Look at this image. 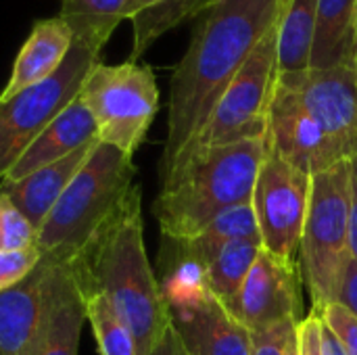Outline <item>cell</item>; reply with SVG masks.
Wrapping results in <instances>:
<instances>
[{
  "label": "cell",
  "mask_w": 357,
  "mask_h": 355,
  "mask_svg": "<svg viewBox=\"0 0 357 355\" xmlns=\"http://www.w3.org/2000/svg\"><path fill=\"white\" fill-rule=\"evenodd\" d=\"M284 4L287 0H218L203 13L169 82L161 182L172 176L261 38L278 23Z\"/></svg>",
  "instance_id": "obj_1"
},
{
  "label": "cell",
  "mask_w": 357,
  "mask_h": 355,
  "mask_svg": "<svg viewBox=\"0 0 357 355\" xmlns=\"http://www.w3.org/2000/svg\"><path fill=\"white\" fill-rule=\"evenodd\" d=\"M71 264L82 289L105 297L130 328L140 355L151 354L172 320L144 247L138 184Z\"/></svg>",
  "instance_id": "obj_2"
},
{
  "label": "cell",
  "mask_w": 357,
  "mask_h": 355,
  "mask_svg": "<svg viewBox=\"0 0 357 355\" xmlns=\"http://www.w3.org/2000/svg\"><path fill=\"white\" fill-rule=\"evenodd\" d=\"M266 153V136L195 151L161 184L153 203L161 239L190 241L222 211L249 203Z\"/></svg>",
  "instance_id": "obj_3"
},
{
  "label": "cell",
  "mask_w": 357,
  "mask_h": 355,
  "mask_svg": "<svg viewBox=\"0 0 357 355\" xmlns=\"http://www.w3.org/2000/svg\"><path fill=\"white\" fill-rule=\"evenodd\" d=\"M134 178V157L98 140L38 228L40 259L50 264L75 259L128 199L136 186Z\"/></svg>",
  "instance_id": "obj_4"
},
{
  "label": "cell",
  "mask_w": 357,
  "mask_h": 355,
  "mask_svg": "<svg viewBox=\"0 0 357 355\" xmlns=\"http://www.w3.org/2000/svg\"><path fill=\"white\" fill-rule=\"evenodd\" d=\"M351 159L312 176L310 203L299 245V268L312 295V310L322 312L337 299L349 259Z\"/></svg>",
  "instance_id": "obj_5"
},
{
  "label": "cell",
  "mask_w": 357,
  "mask_h": 355,
  "mask_svg": "<svg viewBox=\"0 0 357 355\" xmlns=\"http://www.w3.org/2000/svg\"><path fill=\"white\" fill-rule=\"evenodd\" d=\"M79 100L96 123L98 140L134 157L157 117L159 86L149 65L98 61L79 90Z\"/></svg>",
  "instance_id": "obj_6"
},
{
  "label": "cell",
  "mask_w": 357,
  "mask_h": 355,
  "mask_svg": "<svg viewBox=\"0 0 357 355\" xmlns=\"http://www.w3.org/2000/svg\"><path fill=\"white\" fill-rule=\"evenodd\" d=\"M276 80H278V23L261 38V42L251 52L247 63L228 84L213 113L209 115L207 123L197 134L192 144L186 149L180 163H184L195 151L205 146L266 136L268 109H270ZM180 163L176 165V169L180 167Z\"/></svg>",
  "instance_id": "obj_7"
},
{
  "label": "cell",
  "mask_w": 357,
  "mask_h": 355,
  "mask_svg": "<svg viewBox=\"0 0 357 355\" xmlns=\"http://www.w3.org/2000/svg\"><path fill=\"white\" fill-rule=\"evenodd\" d=\"M100 54L73 42L63 65L46 80L0 105V180L31 140L77 96Z\"/></svg>",
  "instance_id": "obj_8"
},
{
  "label": "cell",
  "mask_w": 357,
  "mask_h": 355,
  "mask_svg": "<svg viewBox=\"0 0 357 355\" xmlns=\"http://www.w3.org/2000/svg\"><path fill=\"white\" fill-rule=\"evenodd\" d=\"M310 190L312 174L284 161L268 146L255 178L251 205L264 251L280 262L297 264Z\"/></svg>",
  "instance_id": "obj_9"
},
{
  "label": "cell",
  "mask_w": 357,
  "mask_h": 355,
  "mask_svg": "<svg viewBox=\"0 0 357 355\" xmlns=\"http://www.w3.org/2000/svg\"><path fill=\"white\" fill-rule=\"evenodd\" d=\"M314 117L341 161L357 157V77L354 65L278 75Z\"/></svg>",
  "instance_id": "obj_10"
},
{
  "label": "cell",
  "mask_w": 357,
  "mask_h": 355,
  "mask_svg": "<svg viewBox=\"0 0 357 355\" xmlns=\"http://www.w3.org/2000/svg\"><path fill=\"white\" fill-rule=\"evenodd\" d=\"M301 268L287 264L261 249L241 291L236 320L249 331H261L280 322L299 324L303 316Z\"/></svg>",
  "instance_id": "obj_11"
},
{
  "label": "cell",
  "mask_w": 357,
  "mask_h": 355,
  "mask_svg": "<svg viewBox=\"0 0 357 355\" xmlns=\"http://www.w3.org/2000/svg\"><path fill=\"white\" fill-rule=\"evenodd\" d=\"M46 266L42 314L25 355H77L88 322L86 293L71 262Z\"/></svg>",
  "instance_id": "obj_12"
},
{
  "label": "cell",
  "mask_w": 357,
  "mask_h": 355,
  "mask_svg": "<svg viewBox=\"0 0 357 355\" xmlns=\"http://www.w3.org/2000/svg\"><path fill=\"white\" fill-rule=\"evenodd\" d=\"M266 138L270 151L312 176L341 161L322 128L280 80H276L270 100Z\"/></svg>",
  "instance_id": "obj_13"
},
{
  "label": "cell",
  "mask_w": 357,
  "mask_h": 355,
  "mask_svg": "<svg viewBox=\"0 0 357 355\" xmlns=\"http://www.w3.org/2000/svg\"><path fill=\"white\" fill-rule=\"evenodd\" d=\"M96 140H98L96 123H94L88 107L77 96L65 111H61L31 140V144L19 155V159L13 163V167L6 172V176L0 182L21 180L25 176L33 174L36 169L56 163Z\"/></svg>",
  "instance_id": "obj_14"
},
{
  "label": "cell",
  "mask_w": 357,
  "mask_h": 355,
  "mask_svg": "<svg viewBox=\"0 0 357 355\" xmlns=\"http://www.w3.org/2000/svg\"><path fill=\"white\" fill-rule=\"evenodd\" d=\"M169 320L186 355H251V333L213 295Z\"/></svg>",
  "instance_id": "obj_15"
},
{
  "label": "cell",
  "mask_w": 357,
  "mask_h": 355,
  "mask_svg": "<svg viewBox=\"0 0 357 355\" xmlns=\"http://www.w3.org/2000/svg\"><path fill=\"white\" fill-rule=\"evenodd\" d=\"M71 46L73 33L61 17L38 19L13 61L10 75L0 92V105L50 77L63 65Z\"/></svg>",
  "instance_id": "obj_16"
},
{
  "label": "cell",
  "mask_w": 357,
  "mask_h": 355,
  "mask_svg": "<svg viewBox=\"0 0 357 355\" xmlns=\"http://www.w3.org/2000/svg\"><path fill=\"white\" fill-rule=\"evenodd\" d=\"M96 142H92L88 146L71 153L69 157H65V159H61L56 163L40 167L33 174L21 178V180L0 182V190L10 199V203L38 230L44 224L46 216L50 213V209L61 199V195L65 192V188L69 186V182L84 167V163L90 157V153H92Z\"/></svg>",
  "instance_id": "obj_17"
},
{
  "label": "cell",
  "mask_w": 357,
  "mask_h": 355,
  "mask_svg": "<svg viewBox=\"0 0 357 355\" xmlns=\"http://www.w3.org/2000/svg\"><path fill=\"white\" fill-rule=\"evenodd\" d=\"M46 262L17 287L0 291V355H25L42 314Z\"/></svg>",
  "instance_id": "obj_18"
},
{
  "label": "cell",
  "mask_w": 357,
  "mask_h": 355,
  "mask_svg": "<svg viewBox=\"0 0 357 355\" xmlns=\"http://www.w3.org/2000/svg\"><path fill=\"white\" fill-rule=\"evenodd\" d=\"M356 40L357 0H318L310 69L354 65Z\"/></svg>",
  "instance_id": "obj_19"
},
{
  "label": "cell",
  "mask_w": 357,
  "mask_h": 355,
  "mask_svg": "<svg viewBox=\"0 0 357 355\" xmlns=\"http://www.w3.org/2000/svg\"><path fill=\"white\" fill-rule=\"evenodd\" d=\"M261 249V239H238L228 243L205 268L209 293L232 316H236L243 285Z\"/></svg>",
  "instance_id": "obj_20"
},
{
  "label": "cell",
  "mask_w": 357,
  "mask_h": 355,
  "mask_svg": "<svg viewBox=\"0 0 357 355\" xmlns=\"http://www.w3.org/2000/svg\"><path fill=\"white\" fill-rule=\"evenodd\" d=\"M318 0H287L278 21V75L310 69Z\"/></svg>",
  "instance_id": "obj_21"
},
{
  "label": "cell",
  "mask_w": 357,
  "mask_h": 355,
  "mask_svg": "<svg viewBox=\"0 0 357 355\" xmlns=\"http://www.w3.org/2000/svg\"><path fill=\"white\" fill-rule=\"evenodd\" d=\"M128 0H61L59 17L69 25L73 42L100 54L117 25L126 19Z\"/></svg>",
  "instance_id": "obj_22"
},
{
  "label": "cell",
  "mask_w": 357,
  "mask_h": 355,
  "mask_svg": "<svg viewBox=\"0 0 357 355\" xmlns=\"http://www.w3.org/2000/svg\"><path fill=\"white\" fill-rule=\"evenodd\" d=\"M238 239H259L257 220L251 201L234 205L222 211L209 226H205L190 241H174L182 253L207 268V264L232 241Z\"/></svg>",
  "instance_id": "obj_23"
},
{
  "label": "cell",
  "mask_w": 357,
  "mask_h": 355,
  "mask_svg": "<svg viewBox=\"0 0 357 355\" xmlns=\"http://www.w3.org/2000/svg\"><path fill=\"white\" fill-rule=\"evenodd\" d=\"M218 0H165L163 4L149 8L132 19V52L128 61L138 63V59L169 29L178 27L182 21L203 15Z\"/></svg>",
  "instance_id": "obj_24"
},
{
  "label": "cell",
  "mask_w": 357,
  "mask_h": 355,
  "mask_svg": "<svg viewBox=\"0 0 357 355\" xmlns=\"http://www.w3.org/2000/svg\"><path fill=\"white\" fill-rule=\"evenodd\" d=\"M84 293L88 308V324L92 328L98 355H140L130 328L113 312L107 299L98 293Z\"/></svg>",
  "instance_id": "obj_25"
},
{
  "label": "cell",
  "mask_w": 357,
  "mask_h": 355,
  "mask_svg": "<svg viewBox=\"0 0 357 355\" xmlns=\"http://www.w3.org/2000/svg\"><path fill=\"white\" fill-rule=\"evenodd\" d=\"M38 230L0 190V251L36 249Z\"/></svg>",
  "instance_id": "obj_26"
},
{
  "label": "cell",
  "mask_w": 357,
  "mask_h": 355,
  "mask_svg": "<svg viewBox=\"0 0 357 355\" xmlns=\"http://www.w3.org/2000/svg\"><path fill=\"white\" fill-rule=\"evenodd\" d=\"M40 264L38 249L23 251H0V291L23 282Z\"/></svg>",
  "instance_id": "obj_27"
},
{
  "label": "cell",
  "mask_w": 357,
  "mask_h": 355,
  "mask_svg": "<svg viewBox=\"0 0 357 355\" xmlns=\"http://www.w3.org/2000/svg\"><path fill=\"white\" fill-rule=\"evenodd\" d=\"M324 324L335 333V337L341 341L347 355H357V318L341 303L333 301L320 312Z\"/></svg>",
  "instance_id": "obj_28"
},
{
  "label": "cell",
  "mask_w": 357,
  "mask_h": 355,
  "mask_svg": "<svg viewBox=\"0 0 357 355\" xmlns=\"http://www.w3.org/2000/svg\"><path fill=\"white\" fill-rule=\"evenodd\" d=\"M295 331V322H280L251 333V355H284Z\"/></svg>",
  "instance_id": "obj_29"
},
{
  "label": "cell",
  "mask_w": 357,
  "mask_h": 355,
  "mask_svg": "<svg viewBox=\"0 0 357 355\" xmlns=\"http://www.w3.org/2000/svg\"><path fill=\"white\" fill-rule=\"evenodd\" d=\"M320 331H322V316L320 312H310L299 324H297V339H299V354L301 355H324L320 343Z\"/></svg>",
  "instance_id": "obj_30"
},
{
  "label": "cell",
  "mask_w": 357,
  "mask_h": 355,
  "mask_svg": "<svg viewBox=\"0 0 357 355\" xmlns=\"http://www.w3.org/2000/svg\"><path fill=\"white\" fill-rule=\"evenodd\" d=\"M335 301L341 303L343 308H347L357 318V262L354 259H347V264H345L341 287H339Z\"/></svg>",
  "instance_id": "obj_31"
},
{
  "label": "cell",
  "mask_w": 357,
  "mask_h": 355,
  "mask_svg": "<svg viewBox=\"0 0 357 355\" xmlns=\"http://www.w3.org/2000/svg\"><path fill=\"white\" fill-rule=\"evenodd\" d=\"M347 251H349V259L357 262V157L351 159V203H349Z\"/></svg>",
  "instance_id": "obj_32"
},
{
  "label": "cell",
  "mask_w": 357,
  "mask_h": 355,
  "mask_svg": "<svg viewBox=\"0 0 357 355\" xmlns=\"http://www.w3.org/2000/svg\"><path fill=\"white\" fill-rule=\"evenodd\" d=\"M149 355H186L182 343H180V337L172 324L165 328V333L161 335V339L157 341V345L151 349Z\"/></svg>",
  "instance_id": "obj_33"
},
{
  "label": "cell",
  "mask_w": 357,
  "mask_h": 355,
  "mask_svg": "<svg viewBox=\"0 0 357 355\" xmlns=\"http://www.w3.org/2000/svg\"><path fill=\"white\" fill-rule=\"evenodd\" d=\"M320 343H322V354L324 355H347L345 347L335 337V333L324 324V320H322V331H320Z\"/></svg>",
  "instance_id": "obj_34"
},
{
  "label": "cell",
  "mask_w": 357,
  "mask_h": 355,
  "mask_svg": "<svg viewBox=\"0 0 357 355\" xmlns=\"http://www.w3.org/2000/svg\"><path fill=\"white\" fill-rule=\"evenodd\" d=\"M165 0H128L126 4V10H123V17L126 19H134L136 15L149 10V8H155L159 4H163Z\"/></svg>",
  "instance_id": "obj_35"
},
{
  "label": "cell",
  "mask_w": 357,
  "mask_h": 355,
  "mask_svg": "<svg viewBox=\"0 0 357 355\" xmlns=\"http://www.w3.org/2000/svg\"><path fill=\"white\" fill-rule=\"evenodd\" d=\"M284 355H301L299 354V339H297V331H295V335L291 337V341H289V345H287V352Z\"/></svg>",
  "instance_id": "obj_36"
},
{
  "label": "cell",
  "mask_w": 357,
  "mask_h": 355,
  "mask_svg": "<svg viewBox=\"0 0 357 355\" xmlns=\"http://www.w3.org/2000/svg\"><path fill=\"white\" fill-rule=\"evenodd\" d=\"M354 67H356V77H357V40H356V56H354Z\"/></svg>",
  "instance_id": "obj_37"
}]
</instances>
